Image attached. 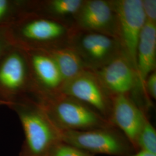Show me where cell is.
I'll return each mask as SVG.
<instances>
[{
	"mask_svg": "<svg viewBox=\"0 0 156 156\" xmlns=\"http://www.w3.org/2000/svg\"><path fill=\"white\" fill-rule=\"evenodd\" d=\"M39 105L61 132L87 131L114 126L91 107L60 93H51Z\"/></svg>",
	"mask_w": 156,
	"mask_h": 156,
	"instance_id": "obj_1",
	"label": "cell"
},
{
	"mask_svg": "<svg viewBox=\"0 0 156 156\" xmlns=\"http://www.w3.org/2000/svg\"><path fill=\"white\" fill-rule=\"evenodd\" d=\"M16 109L25 136L21 156H49L62 142V132L39 104L18 105Z\"/></svg>",
	"mask_w": 156,
	"mask_h": 156,
	"instance_id": "obj_2",
	"label": "cell"
},
{
	"mask_svg": "<svg viewBox=\"0 0 156 156\" xmlns=\"http://www.w3.org/2000/svg\"><path fill=\"white\" fill-rule=\"evenodd\" d=\"M62 141L79 149L95 154L129 156L134 153V146L115 126L87 131L62 132Z\"/></svg>",
	"mask_w": 156,
	"mask_h": 156,
	"instance_id": "obj_3",
	"label": "cell"
},
{
	"mask_svg": "<svg viewBox=\"0 0 156 156\" xmlns=\"http://www.w3.org/2000/svg\"><path fill=\"white\" fill-rule=\"evenodd\" d=\"M112 2L116 15L115 38L137 73V46L146 23L142 0H112Z\"/></svg>",
	"mask_w": 156,
	"mask_h": 156,
	"instance_id": "obj_4",
	"label": "cell"
},
{
	"mask_svg": "<svg viewBox=\"0 0 156 156\" xmlns=\"http://www.w3.org/2000/svg\"><path fill=\"white\" fill-rule=\"evenodd\" d=\"M68 44L80 56L86 67L95 71L123 54L115 38L73 27Z\"/></svg>",
	"mask_w": 156,
	"mask_h": 156,
	"instance_id": "obj_5",
	"label": "cell"
},
{
	"mask_svg": "<svg viewBox=\"0 0 156 156\" xmlns=\"http://www.w3.org/2000/svg\"><path fill=\"white\" fill-rule=\"evenodd\" d=\"M58 93L81 101L110 121L112 97L94 71L86 69L64 82Z\"/></svg>",
	"mask_w": 156,
	"mask_h": 156,
	"instance_id": "obj_6",
	"label": "cell"
},
{
	"mask_svg": "<svg viewBox=\"0 0 156 156\" xmlns=\"http://www.w3.org/2000/svg\"><path fill=\"white\" fill-rule=\"evenodd\" d=\"M73 26L115 38L116 15L112 0H84L73 19Z\"/></svg>",
	"mask_w": 156,
	"mask_h": 156,
	"instance_id": "obj_7",
	"label": "cell"
},
{
	"mask_svg": "<svg viewBox=\"0 0 156 156\" xmlns=\"http://www.w3.org/2000/svg\"><path fill=\"white\" fill-rule=\"evenodd\" d=\"M94 71L112 97L129 95L140 84L137 73L123 54Z\"/></svg>",
	"mask_w": 156,
	"mask_h": 156,
	"instance_id": "obj_8",
	"label": "cell"
},
{
	"mask_svg": "<svg viewBox=\"0 0 156 156\" xmlns=\"http://www.w3.org/2000/svg\"><path fill=\"white\" fill-rule=\"evenodd\" d=\"M147 119L144 112L128 95L112 97L110 121L123 132L135 149L136 138Z\"/></svg>",
	"mask_w": 156,
	"mask_h": 156,
	"instance_id": "obj_9",
	"label": "cell"
},
{
	"mask_svg": "<svg viewBox=\"0 0 156 156\" xmlns=\"http://www.w3.org/2000/svg\"><path fill=\"white\" fill-rule=\"evenodd\" d=\"M73 26L67 23L46 19L33 20L22 29L23 37L34 42H58L68 44Z\"/></svg>",
	"mask_w": 156,
	"mask_h": 156,
	"instance_id": "obj_10",
	"label": "cell"
},
{
	"mask_svg": "<svg viewBox=\"0 0 156 156\" xmlns=\"http://www.w3.org/2000/svg\"><path fill=\"white\" fill-rule=\"evenodd\" d=\"M156 24L146 22L140 34L136 51V68L140 87L144 90L147 77L156 71Z\"/></svg>",
	"mask_w": 156,
	"mask_h": 156,
	"instance_id": "obj_11",
	"label": "cell"
},
{
	"mask_svg": "<svg viewBox=\"0 0 156 156\" xmlns=\"http://www.w3.org/2000/svg\"><path fill=\"white\" fill-rule=\"evenodd\" d=\"M34 71L39 82L50 93H58L64 83L61 73L54 60L46 52L31 56Z\"/></svg>",
	"mask_w": 156,
	"mask_h": 156,
	"instance_id": "obj_12",
	"label": "cell"
},
{
	"mask_svg": "<svg viewBox=\"0 0 156 156\" xmlns=\"http://www.w3.org/2000/svg\"><path fill=\"white\" fill-rule=\"evenodd\" d=\"M46 53L56 62L64 82L88 69L76 51L68 44L55 46Z\"/></svg>",
	"mask_w": 156,
	"mask_h": 156,
	"instance_id": "obj_13",
	"label": "cell"
},
{
	"mask_svg": "<svg viewBox=\"0 0 156 156\" xmlns=\"http://www.w3.org/2000/svg\"><path fill=\"white\" fill-rule=\"evenodd\" d=\"M26 79V67L19 54L12 53L2 62L0 67V84L7 89L21 87Z\"/></svg>",
	"mask_w": 156,
	"mask_h": 156,
	"instance_id": "obj_14",
	"label": "cell"
},
{
	"mask_svg": "<svg viewBox=\"0 0 156 156\" xmlns=\"http://www.w3.org/2000/svg\"><path fill=\"white\" fill-rule=\"evenodd\" d=\"M84 0H52L48 3V9L53 15L60 17L73 19Z\"/></svg>",
	"mask_w": 156,
	"mask_h": 156,
	"instance_id": "obj_15",
	"label": "cell"
},
{
	"mask_svg": "<svg viewBox=\"0 0 156 156\" xmlns=\"http://www.w3.org/2000/svg\"><path fill=\"white\" fill-rule=\"evenodd\" d=\"M136 149L156 154V131L151 122L146 120L140 131L136 142Z\"/></svg>",
	"mask_w": 156,
	"mask_h": 156,
	"instance_id": "obj_16",
	"label": "cell"
},
{
	"mask_svg": "<svg viewBox=\"0 0 156 156\" xmlns=\"http://www.w3.org/2000/svg\"><path fill=\"white\" fill-rule=\"evenodd\" d=\"M49 156H94V155L62 142L54 147Z\"/></svg>",
	"mask_w": 156,
	"mask_h": 156,
	"instance_id": "obj_17",
	"label": "cell"
},
{
	"mask_svg": "<svg viewBox=\"0 0 156 156\" xmlns=\"http://www.w3.org/2000/svg\"><path fill=\"white\" fill-rule=\"evenodd\" d=\"M146 22L156 24V0H142Z\"/></svg>",
	"mask_w": 156,
	"mask_h": 156,
	"instance_id": "obj_18",
	"label": "cell"
},
{
	"mask_svg": "<svg viewBox=\"0 0 156 156\" xmlns=\"http://www.w3.org/2000/svg\"><path fill=\"white\" fill-rule=\"evenodd\" d=\"M144 90L146 94L153 99H156V72L151 73L147 77L144 84Z\"/></svg>",
	"mask_w": 156,
	"mask_h": 156,
	"instance_id": "obj_19",
	"label": "cell"
},
{
	"mask_svg": "<svg viewBox=\"0 0 156 156\" xmlns=\"http://www.w3.org/2000/svg\"><path fill=\"white\" fill-rule=\"evenodd\" d=\"M8 2L6 0H0V19L5 15L8 9Z\"/></svg>",
	"mask_w": 156,
	"mask_h": 156,
	"instance_id": "obj_20",
	"label": "cell"
},
{
	"mask_svg": "<svg viewBox=\"0 0 156 156\" xmlns=\"http://www.w3.org/2000/svg\"><path fill=\"white\" fill-rule=\"evenodd\" d=\"M129 156H156V154L151 153L146 151L140 150L138 151L134 152V153Z\"/></svg>",
	"mask_w": 156,
	"mask_h": 156,
	"instance_id": "obj_21",
	"label": "cell"
},
{
	"mask_svg": "<svg viewBox=\"0 0 156 156\" xmlns=\"http://www.w3.org/2000/svg\"><path fill=\"white\" fill-rule=\"evenodd\" d=\"M11 103L10 102L0 100V106L4 105H11Z\"/></svg>",
	"mask_w": 156,
	"mask_h": 156,
	"instance_id": "obj_22",
	"label": "cell"
},
{
	"mask_svg": "<svg viewBox=\"0 0 156 156\" xmlns=\"http://www.w3.org/2000/svg\"><path fill=\"white\" fill-rule=\"evenodd\" d=\"M1 44L0 42V52H1Z\"/></svg>",
	"mask_w": 156,
	"mask_h": 156,
	"instance_id": "obj_23",
	"label": "cell"
}]
</instances>
